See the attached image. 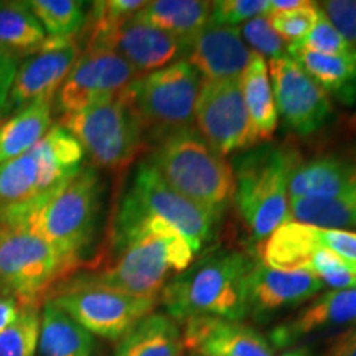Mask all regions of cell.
Returning a JSON list of instances; mask_svg holds the SVG:
<instances>
[{"instance_id": "22", "label": "cell", "mask_w": 356, "mask_h": 356, "mask_svg": "<svg viewBox=\"0 0 356 356\" xmlns=\"http://www.w3.org/2000/svg\"><path fill=\"white\" fill-rule=\"evenodd\" d=\"M320 248L317 226L286 221L262 243L261 264L275 270H307Z\"/></svg>"}, {"instance_id": "43", "label": "cell", "mask_w": 356, "mask_h": 356, "mask_svg": "<svg viewBox=\"0 0 356 356\" xmlns=\"http://www.w3.org/2000/svg\"><path fill=\"white\" fill-rule=\"evenodd\" d=\"M270 3V12H279V10H293V8L307 7L312 2L309 0H269Z\"/></svg>"}, {"instance_id": "38", "label": "cell", "mask_w": 356, "mask_h": 356, "mask_svg": "<svg viewBox=\"0 0 356 356\" xmlns=\"http://www.w3.org/2000/svg\"><path fill=\"white\" fill-rule=\"evenodd\" d=\"M269 0H218L211 2L210 24L218 26H236L256 17L269 15Z\"/></svg>"}, {"instance_id": "18", "label": "cell", "mask_w": 356, "mask_h": 356, "mask_svg": "<svg viewBox=\"0 0 356 356\" xmlns=\"http://www.w3.org/2000/svg\"><path fill=\"white\" fill-rule=\"evenodd\" d=\"M254 51L244 42L238 26H218L208 22L185 40L184 60L208 81L241 78Z\"/></svg>"}, {"instance_id": "6", "label": "cell", "mask_w": 356, "mask_h": 356, "mask_svg": "<svg viewBox=\"0 0 356 356\" xmlns=\"http://www.w3.org/2000/svg\"><path fill=\"white\" fill-rule=\"evenodd\" d=\"M101 193V177L96 167L84 165L48 202L15 226L42 236L74 270L96 234Z\"/></svg>"}, {"instance_id": "33", "label": "cell", "mask_w": 356, "mask_h": 356, "mask_svg": "<svg viewBox=\"0 0 356 356\" xmlns=\"http://www.w3.org/2000/svg\"><path fill=\"white\" fill-rule=\"evenodd\" d=\"M297 50H307L320 53V55H328V56H355L356 48L346 42L341 37V33L338 32L330 24V20L327 19V15L322 12V8L318 7V20L314 25V29L310 30V33L305 38H302L299 43L291 44L289 47V53L297 51Z\"/></svg>"}, {"instance_id": "17", "label": "cell", "mask_w": 356, "mask_h": 356, "mask_svg": "<svg viewBox=\"0 0 356 356\" xmlns=\"http://www.w3.org/2000/svg\"><path fill=\"white\" fill-rule=\"evenodd\" d=\"M109 48L140 74L152 73L184 60L185 40L147 25L136 17L122 22L91 47Z\"/></svg>"}, {"instance_id": "37", "label": "cell", "mask_w": 356, "mask_h": 356, "mask_svg": "<svg viewBox=\"0 0 356 356\" xmlns=\"http://www.w3.org/2000/svg\"><path fill=\"white\" fill-rule=\"evenodd\" d=\"M239 33L248 47L259 56H267L269 60H277V58L289 56V44L274 32L270 26L267 15L256 17L239 29Z\"/></svg>"}, {"instance_id": "29", "label": "cell", "mask_w": 356, "mask_h": 356, "mask_svg": "<svg viewBox=\"0 0 356 356\" xmlns=\"http://www.w3.org/2000/svg\"><path fill=\"white\" fill-rule=\"evenodd\" d=\"M289 221L325 229H356V188L333 198H291Z\"/></svg>"}, {"instance_id": "44", "label": "cell", "mask_w": 356, "mask_h": 356, "mask_svg": "<svg viewBox=\"0 0 356 356\" xmlns=\"http://www.w3.org/2000/svg\"><path fill=\"white\" fill-rule=\"evenodd\" d=\"M190 356H191V355H190Z\"/></svg>"}, {"instance_id": "40", "label": "cell", "mask_w": 356, "mask_h": 356, "mask_svg": "<svg viewBox=\"0 0 356 356\" xmlns=\"http://www.w3.org/2000/svg\"><path fill=\"white\" fill-rule=\"evenodd\" d=\"M318 239L323 248L330 249L356 273V231L318 228Z\"/></svg>"}, {"instance_id": "42", "label": "cell", "mask_w": 356, "mask_h": 356, "mask_svg": "<svg viewBox=\"0 0 356 356\" xmlns=\"http://www.w3.org/2000/svg\"><path fill=\"white\" fill-rule=\"evenodd\" d=\"M20 302H17L12 297H2L0 296V333L6 332L10 325L19 318L22 312Z\"/></svg>"}, {"instance_id": "4", "label": "cell", "mask_w": 356, "mask_h": 356, "mask_svg": "<svg viewBox=\"0 0 356 356\" xmlns=\"http://www.w3.org/2000/svg\"><path fill=\"white\" fill-rule=\"evenodd\" d=\"M149 162L173 190L221 220L234 198L233 167L197 129L186 127L159 140Z\"/></svg>"}, {"instance_id": "15", "label": "cell", "mask_w": 356, "mask_h": 356, "mask_svg": "<svg viewBox=\"0 0 356 356\" xmlns=\"http://www.w3.org/2000/svg\"><path fill=\"white\" fill-rule=\"evenodd\" d=\"M79 55L81 47L78 40H53L47 37V42L37 53L25 56V60L20 61L0 119H6L33 102L55 99L58 89Z\"/></svg>"}, {"instance_id": "20", "label": "cell", "mask_w": 356, "mask_h": 356, "mask_svg": "<svg viewBox=\"0 0 356 356\" xmlns=\"http://www.w3.org/2000/svg\"><path fill=\"white\" fill-rule=\"evenodd\" d=\"M322 289L309 270H275L256 262L249 279V315L266 323L280 310L312 300Z\"/></svg>"}, {"instance_id": "21", "label": "cell", "mask_w": 356, "mask_h": 356, "mask_svg": "<svg viewBox=\"0 0 356 356\" xmlns=\"http://www.w3.org/2000/svg\"><path fill=\"white\" fill-rule=\"evenodd\" d=\"M356 188V160L323 155L299 162L289 181L291 198H333Z\"/></svg>"}, {"instance_id": "3", "label": "cell", "mask_w": 356, "mask_h": 356, "mask_svg": "<svg viewBox=\"0 0 356 356\" xmlns=\"http://www.w3.org/2000/svg\"><path fill=\"white\" fill-rule=\"evenodd\" d=\"M83 147L53 126L32 150L0 165V225L15 226L37 211L84 167Z\"/></svg>"}, {"instance_id": "28", "label": "cell", "mask_w": 356, "mask_h": 356, "mask_svg": "<svg viewBox=\"0 0 356 356\" xmlns=\"http://www.w3.org/2000/svg\"><path fill=\"white\" fill-rule=\"evenodd\" d=\"M241 83L244 102L249 118L256 127L257 137L259 140H267L277 129L279 114L264 58L254 53L251 63L244 70Z\"/></svg>"}, {"instance_id": "16", "label": "cell", "mask_w": 356, "mask_h": 356, "mask_svg": "<svg viewBox=\"0 0 356 356\" xmlns=\"http://www.w3.org/2000/svg\"><path fill=\"white\" fill-rule=\"evenodd\" d=\"M356 322V289L328 291L270 330L269 343L289 350L315 335H327Z\"/></svg>"}, {"instance_id": "14", "label": "cell", "mask_w": 356, "mask_h": 356, "mask_svg": "<svg viewBox=\"0 0 356 356\" xmlns=\"http://www.w3.org/2000/svg\"><path fill=\"white\" fill-rule=\"evenodd\" d=\"M277 114L299 136L320 131L333 114L330 96L291 56L269 60Z\"/></svg>"}, {"instance_id": "27", "label": "cell", "mask_w": 356, "mask_h": 356, "mask_svg": "<svg viewBox=\"0 0 356 356\" xmlns=\"http://www.w3.org/2000/svg\"><path fill=\"white\" fill-rule=\"evenodd\" d=\"M289 56L296 60L328 96L333 95L341 101H351L356 97V55L328 56L297 50L289 53Z\"/></svg>"}, {"instance_id": "7", "label": "cell", "mask_w": 356, "mask_h": 356, "mask_svg": "<svg viewBox=\"0 0 356 356\" xmlns=\"http://www.w3.org/2000/svg\"><path fill=\"white\" fill-rule=\"evenodd\" d=\"M124 92L63 115L60 121L61 127L76 137L91 162L108 170L131 165L147 145L145 129Z\"/></svg>"}, {"instance_id": "1", "label": "cell", "mask_w": 356, "mask_h": 356, "mask_svg": "<svg viewBox=\"0 0 356 356\" xmlns=\"http://www.w3.org/2000/svg\"><path fill=\"white\" fill-rule=\"evenodd\" d=\"M113 249L114 259L104 269L83 275L144 299L160 300L168 280L188 269L195 257L184 236L159 220L139 221L113 231Z\"/></svg>"}, {"instance_id": "25", "label": "cell", "mask_w": 356, "mask_h": 356, "mask_svg": "<svg viewBox=\"0 0 356 356\" xmlns=\"http://www.w3.org/2000/svg\"><path fill=\"white\" fill-rule=\"evenodd\" d=\"M95 337L47 300L42 305V325L37 356H92Z\"/></svg>"}, {"instance_id": "19", "label": "cell", "mask_w": 356, "mask_h": 356, "mask_svg": "<svg viewBox=\"0 0 356 356\" xmlns=\"http://www.w3.org/2000/svg\"><path fill=\"white\" fill-rule=\"evenodd\" d=\"M181 337L191 356H277L262 333L234 320L190 318L184 322Z\"/></svg>"}, {"instance_id": "10", "label": "cell", "mask_w": 356, "mask_h": 356, "mask_svg": "<svg viewBox=\"0 0 356 356\" xmlns=\"http://www.w3.org/2000/svg\"><path fill=\"white\" fill-rule=\"evenodd\" d=\"M202 81L198 71L188 61L180 60L140 74L124 95L139 115L147 137L154 136L160 140L195 122Z\"/></svg>"}, {"instance_id": "26", "label": "cell", "mask_w": 356, "mask_h": 356, "mask_svg": "<svg viewBox=\"0 0 356 356\" xmlns=\"http://www.w3.org/2000/svg\"><path fill=\"white\" fill-rule=\"evenodd\" d=\"M211 2L200 0H155L147 2L136 19L181 40L190 38L210 22Z\"/></svg>"}, {"instance_id": "9", "label": "cell", "mask_w": 356, "mask_h": 356, "mask_svg": "<svg viewBox=\"0 0 356 356\" xmlns=\"http://www.w3.org/2000/svg\"><path fill=\"white\" fill-rule=\"evenodd\" d=\"M147 220L163 221L175 228L188 241L195 254L210 241L216 222L210 213L173 190L152 163L144 160L119 204L114 228Z\"/></svg>"}, {"instance_id": "2", "label": "cell", "mask_w": 356, "mask_h": 356, "mask_svg": "<svg viewBox=\"0 0 356 356\" xmlns=\"http://www.w3.org/2000/svg\"><path fill=\"white\" fill-rule=\"evenodd\" d=\"M256 262L239 251H213L173 275L160 293L175 322L215 317L243 322L249 315V279Z\"/></svg>"}, {"instance_id": "13", "label": "cell", "mask_w": 356, "mask_h": 356, "mask_svg": "<svg viewBox=\"0 0 356 356\" xmlns=\"http://www.w3.org/2000/svg\"><path fill=\"white\" fill-rule=\"evenodd\" d=\"M139 76V71L109 48H84L58 89L56 109L63 118L96 102L113 99L121 96Z\"/></svg>"}, {"instance_id": "41", "label": "cell", "mask_w": 356, "mask_h": 356, "mask_svg": "<svg viewBox=\"0 0 356 356\" xmlns=\"http://www.w3.org/2000/svg\"><path fill=\"white\" fill-rule=\"evenodd\" d=\"M19 65V56L0 47V115H2V111L6 108L8 92H10Z\"/></svg>"}, {"instance_id": "31", "label": "cell", "mask_w": 356, "mask_h": 356, "mask_svg": "<svg viewBox=\"0 0 356 356\" xmlns=\"http://www.w3.org/2000/svg\"><path fill=\"white\" fill-rule=\"evenodd\" d=\"M29 6L48 38L78 40L86 24V7L78 0H32Z\"/></svg>"}, {"instance_id": "11", "label": "cell", "mask_w": 356, "mask_h": 356, "mask_svg": "<svg viewBox=\"0 0 356 356\" xmlns=\"http://www.w3.org/2000/svg\"><path fill=\"white\" fill-rule=\"evenodd\" d=\"M79 327L111 341H119L136 323L150 315L159 299H144L101 286L84 277L63 280L48 297Z\"/></svg>"}, {"instance_id": "24", "label": "cell", "mask_w": 356, "mask_h": 356, "mask_svg": "<svg viewBox=\"0 0 356 356\" xmlns=\"http://www.w3.org/2000/svg\"><path fill=\"white\" fill-rule=\"evenodd\" d=\"M53 101H40L0 119V165L32 150L53 127Z\"/></svg>"}, {"instance_id": "35", "label": "cell", "mask_w": 356, "mask_h": 356, "mask_svg": "<svg viewBox=\"0 0 356 356\" xmlns=\"http://www.w3.org/2000/svg\"><path fill=\"white\" fill-rule=\"evenodd\" d=\"M270 26L289 47L299 43L314 29L318 20V3L312 2L307 7L293 8V10L270 12L267 15Z\"/></svg>"}, {"instance_id": "30", "label": "cell", "mask_w": 356, "mask_h": 356, "mask_svg": "<svg viewBox=\"0 0 356 356\" xmlns=\"http://www.w3.org/2000/svg\"><path fill=\"white\" fill-rule=\"evenodd\" d=\"M47 42L29 2H0V47L19 58L37 53Z\"/></svg>"}, {"instance_id": "36", "label": "cell", "mask_w": 356, "mask_h": 356, "mask_svg": "<svg viewBox=\"0 0 356 356\" xmlns=\"http://www.w3.org/2000/svg\"><path fill=\"white\" fill-rule=\"evenodd\" d=\"M307 270L314 274L323 284V287H330V291L356 289L355 270H351L340 257L323 246L312 257Z\"/></svg>"}, {"instance_id": "34", "label": "cell", "mask_w": 356, "mask_h": 356, "mask_svg": "<svg viewBox=\"0 0 356 356\" xmlns=\"http://www.w3.org/2000/svg\"><path fill=\"white\" fill-rule=\"evenodd\" d=\"M280 356H356V322L322 338L284 350Z\"/></svg>"}, {"instance_id": "8", "label": "cell", "mask_w": 356, "mask_h": 356, "mask_svg": "<svg viewBox=\"0 0 356 356\" xmlns=\"http://www.w3.org/2000/svg\"><path fill=\"white\" fill-rule=\"evenodd\" d=\"M73 267L42 236L0 225V296L42 307Z\"/></svg>"}, {"instance_id": "12", "label": "cell", "mask_w": 356, "mask_h": 356, "mask_svg": "<svg viewBox=\"0 0 356 356\" xmlns=\"http://www.w3.org/2000/svg\"><path fill=\"white\" fill-rule=\"evenodd\" d=\"M195 124L200 136L222 157L259 142L244 102L241 78L203 79L195 106Z\"/></svg>"}, {"instance_id": "23", "label": "cell", "mask_w": 356, "mask_h": 356, "mask_svg": "<svg viewBox=\"0 0 356 356\" xmlns=\"http://www.w3.org/2000/svg\"><path fill=\"white\" fill-rule=\"evenodd\" d=\"M181 328L167 314L152 312L118 341L114 356H184Z\"/></svg>"}, {"instance_id": "32", "label": "cell", "mask_w": 356, "mask_h": 356, "mask_svg": "<svg viewBox=\"0 0 356 356\" xmlns=\"http://www.w3.org/2000/svg\"><path fill=\"white\" fill-rule=\"evenodd\" d=\"M42 307H22L19 318L0 333V356H37Z\"/></svg>"}, {"instance_id": "5", "label": "cell", "mask_w": 356, "mask_h": 356, "mask_svg": "<svg viewBox=\"0 0 356 356\" xmlns=\"http://www.w3.org/2000/svg\"><path fill=\"white\" fill-rule=\"evenodd\" d=\"M299 165L291 149L264 145L234 160L233 202L254 241H264L289 221V181Z\"/></svg>"}, {"instance_id": "39", "label": "cell", "mask_w": 356, "mask_h": 356, "mask_svg": "<svg viewBox=\"0 0 356 356\" xmlns=\"http://www.w3.org/2000/svg\"><path fill=\"white\" fill-rule=\"evenodd\" d=\"M318 7L341 37L356 48V0H327Z\"/></svg>"}]
</instances>
